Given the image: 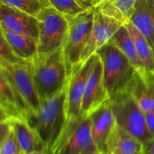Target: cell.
<instances>
[{
  "instance_id": "d6a6232c",
  "label": "cell",
  "mask_w": 154,
  "mask_h": 154,
  "mask_svg": "<svg viewBox=\"0 0 154 154\" xmlns=\"http://www.w3.org/2000/svg\"><path fill=\"white\" fill-rule=\"evenodd\" d=\"M35 154H49V153H45V152H40V153H36Z\"/></svg>"
},
{
  "instance_id": "52a82bcc",
  "label": "cell",
  "mask_w": 154,
  "mask_h": 154,
  "mask_svg": "<svg viewBox=\"0 0 154 154\" xmlns=\"http://www.w3.org/2000/svg\"><path fill=\"white\" fill-rule=\"evenodd\" d=\"M35 17L38 21L37 55H47L63 48L69 29L66 17L51 5Z\"/></svg>"
},
{
  "instance_id": "9a60e30c",
  "label": "cell",
  "mask_w": 154,
  "mask_h": 154,
  "mask_svg": "<svg viewBox=\"0 0 154 154\" xmlns=\"http://www.w3.org/2000/svg\"><path fill=\"white\" fill-rule=\"evenodd\" d=\"M126 90H129L144 112L154 109V73L147 72L144 77L138 72Z\"/></svg>"
},
{
  "instance_id": "8992f818",
  "label": "cell",
  "mask_w": 154,
  "mask_h": 154,
  "mask_svg": "<svg viewBox=\"0 0 154 154\" xmlns=\"http://www.w3.org/2000/svg\"><path fill=\"white\" fill-rule=\"evenodd\" d=\"M94 8L74 16H65L68 20L69 29L63 49L68 77L72 67L80 62L81 54L90 38L93 27Z\"/></svg>"
},
{
  "instance_id": "f1b7e54d",
  "label": "cell",
  "mask_w": 154,
  "mask_h": 154,
  "mask_svg": "<svg viewBox=\"0 0 154 154\" xmlns=\"http://www.w3.org/2000/svg\"><path fill=\"white\" fill-rule=\"evenodd\" d=\"M76 1L83 8L87 10L96 7L102 2V0H76Z\"/></svg>"
},
{
  "instance_id": "7a4b0ae2",
  "label": "cell",
  "mask_w": 154,
  "mask_h": 154,
  "mask_svg": "<svg viewBox=\"0 0 154 154\" xmlns=\"http://www.w3.org/2000/svg\"><path fill=\"white\" fill-rule=\"evenodd\" d=\"M29 62L40 101L54 96L66 86L68 73L63 48L47 55H37Z\"/></svg>"
},
{
  "instance_id": "1f68e13d",
  "label": "cell",
  "mask_w": 154,
  "mask_h": 154,
  "mask_svg": "<svg viewBox=\"0 0 154 154\" xmlns=\"http://www.w3.org/2000/svg\"><path fill=\"white\" fill-rule=\"evenodd\" d=\"M6 63V62H5L4 60H2V59L1 58V57H0V65H1V66H4L5 64Z\"/></svg>"
},
{
  "instance_id": "9c48e42d",
  "label": "cell",
  "mask_w": 154,
  "mask_h": 154,
  "mask_svg": "<svg viewBox=\"0 0 154 154\" xmlns=\"http://www.w3.org/2000/svg\"><path fill=\"white\" fill-rule=\"evenodd\" d=\"M93 54L87 61L79 62L72 67L68 77L66 99V121L81 115V104L86 82L96 60Z\"/></svg>"
},
{
  "instance_id": "d6986e66",
  "label": "cell",
  "mask_w": 154,
  "mask_h": 154,
  "mask_svg": "<svg viewBox=\"0 0 154 154\" xmlns=\"http://www.w3.org/2000/svg\"><path fill=\"white\" fill-rule=\"evenodd\" d=\"M0 105L11 118L26 120V112L23 108L13 86L5 75L0 65Z\"/></svg>"
},
{
  "instance_id": "ffe728a7",
  "label": "cell",
  "mask_w": 154,
  "mask_h": 154,
  "mask_svg": "<svg viewBox=\"0 0 154 154\" xmlns=\"http://www.w3.org/2000/svg\"><path fill=\"white\" fill-rule=\"evenodd\" d=\"M9 45L17 56L26 61H30L38 52V39L3 29Z\"/></svg>"
},
{
  "instance_id": "836d02e7",
  "label": "cell",
  "mask_w": 154,
  "mask_h": 154,
  "mask_svg": "<svg viewBox=\"0 0 154 154\" xmlns=\"http://www.w3.org/2000/svg\"><path fill=\"white\" fill-rule=\"evenodd\" d=\"M1 4H2V3H1V2H0V5H1Z\"/></svg>"
},
{
  "instance_id": "d4e9b609",
  "label": "cell",
  "mask_w": 154,
  "mask_h": 154,
  "mask_svg": "<svg viewBox=\"0 0 154 154\" xmlns=\"http://www.w3.org/2000/svg\"><path fill=\"white\" fill-rule=\"evenodd\" d=\"M0 57L6 63L14 64L26 62L15 54L11 47L9 45L3 32L2 28L0 26Z\"/></svg>"
},
{
  "instance_id": "5b68a950",
  "label": "cell",
  "mask_w": 154,
  "mask_h": 154,
  "mask_svg": "<svg viewBox=\"0 0 154 154\" xmlns=\"http://www.w3.org/2000/svg\"><path fill=\"white\" fill-rule=\"evenodd\" d=\"M115 123L144 146L153 138L147 129L145 115L132 93L123 90L111 98Z\"/></svg>"
},
{
  "instance_id": "484cf974",
  "label": "cell",
  "mask_w": 154,
  "mask_h": 154,
  "mask_svg": "<svg viewBox=\"0 0 154 154\" xmlns=\"http://www.w3.org/2000/svg\"><path fill=\"white\" fill-rule=\"evenodd\" d=\"M0 154H22L13 129L0 144Z\"/></svg>"
},
{
  "instance_id": "4dcf8cb0",
  "label": "cell",
  "mask_w": 154,
  "mask_h": 154,
  "mask_svg": "<svg viewBox=\"0 0 154 154\" xmlns=\"http://www.w3.org/2000/svg\"><path fill=\"white\" fill-rule=\"evenodd\" d=\"M10 118H11V117L6 112L5 110L0 105V123L2 121H5V120H8Z\"/></svg>"
},
{
  "instance_id": "8fae6325",
  "label": "cell",
  "mask_w": 154,
  "mask_h": 154,
  "mask_svg": "<svg viewBox=\"0 0 154 154\" xmlns=\"http://www.w3.org/2000/svg\"><path fill=\"white\" fill-rule=\"evenodd\" d=\"M96 60L86 82L81 104V114L89 116L94 110L110 99L103 78V67L100 57L96 53Z\"/></svg>"
},
{
  "instance_id": "e0dca14e",
  "label": "cell",
  "mask_w": 154,
  "mask_h": 154,
  "mask_svg": "<svg viewBox=\"0 0 154 154\" xmlns=\"http://www.w3.org/2000/svg\"><path fill=\"white\" fill-rule=\"evenodd\" d=\"M11 123L22 154L45 152V148L37 135L25 120L11 118Z\"/></svg>"
},
{
  "instance_id": "2e32d148",
  "label": "cell",
  "mask_w": 154,
  "mask_h": 154,
  "mask_svg": "<svg viewBox=\"0 0 154 154\" xmlns=\"http://www.w3.org/2000/svg\"><path fill=\"white\" fill-rule=\"evenodd\" d=\"M144 145L115 123L108 140V154H141Z\"/></svg>"
},
{
  "instance_id": "4fadbf2b",
  "label": "cell",
  "mask_w": 154,
  "mask_h": 154,
  "mask_svg": "<svg viewBox=\"0 0 154 154\" xmlns=\"http://www.w3.org/2000/svg\"><path fill=\"white\" fill-rule=\"evenodd\" d=\"M0 26L14 32L38 38V21L36 17L4 4L0 5Z\"/></svg>"
},
{
  "instance_id": "f546056e",
  "label": "cell",
  "mask_w": 154,
  "mask_h": 154,
  "mask_svg": "<svg viewBox=\"0 0 154 154\" xmlns=\"http://www.w3.org/2000/svg\"><path fill=\"white\" fill-rule=\"evenodd\" d=\"M142 154H154V138L144 146Z\"/></svg>"
},
{
  "instance_id": "5bb4252c",
  "label": "cell",
  "mask_w": 154,
  "mask_h": 154,
  "mask_svg": "<svg viewBox=\"0 0 154 154\" xmlns=\"http://www.w3.org/2000/svg\"><path fill=\"white\" fill-rule=\"evenodd\" d=\"M129 21L147 38L154 53V0H138Z\"/></svg>"
},
{
  "instance_id": "30bf717a",
  "label": "cell",
  "mask_w": 154,
  "mask_h": 154,
  "mask_svg": "<svg viewBox=\"0 0 154 154\" xmlns=\"http://www.w3.org/2000/svg\"><path fill=\"white\" fill-rule=\"evenodd\" d=\"M123 25L117 19L105 14L99 5L94 8L93 23L90 38L81 56L80 62H85L99 49L108 43L116 32Z\"/></svg>"
},
{
  "instance_id": "603a6c76",
  "label": "cell",
  "mask_w": 154,
  "mask_h": 154,
  "mask_svg": "<svg viewBox=\"0 0 154 154\" xmlns=\"http://www.w3.org/2000/svg\"><path fill=\"white\" fill-rule=\"evenodd\" d=\"M0 2L16 8L35 17L42 9L50 5L46 0H0Z\"/></svg>"
},
{
  "instance_id": "7402d4cb",
  "label": "cell",
  "mask_w": 154,
  "mask_h": 154,
  "mask_svg": "<svg viewBox=\"0 0 154 154\" xmlns=\"http://www.w3.org/2000/svg\"><path fill=\"white\" fill-rule=\"evenodd\" d=\"M124 25L133 38L137 52L146 71L154 73V53L147 38L134 26L130 21H128Z\"/></svg>"
},
{
  "instance_id": "ba28073f",
  "label": "cell",
  "mask_w": 154,
  "mask_h": 154,
  "mask_svg": "<svg viewBox=\"0 0 154 154\" xmlns=\"http://www.w3.org/2000/svg\"><path fill=\"white\" fill-rule=\"evenodd\" d=\"M2 68L16 92L26 112V117L29 114L37 113L41 101L35 87L29 62L14 64L6 63Z\"/></svg>"
},
{
  "instance_id": "ac0fdd59",
  "label": "cell",
  "mask_w": 154,
  "mask_h": 154,
  "mask_svg": "<svg viewBox=\"0 0 154 154\" xmlns=\"http://www.w3.org/2000/svg\"><path fill=\"white\" fill-rule=\"evenodd\" d=\"M110 42L114 43L126 55L136 72L141 77L145 75L147 71L138 56L133 38L124 24L116 32Z\"/></svg>"
},
{
  "instance_id": "83f0119b",
  "label": "cell",
  "mask_w": 154,
  "mask_h": 154,
  "mask_svg": "<svg viewBox=\"0 0 154 154\" xmlns=\"http://www.w3.org/2000/svg\"><path fill=\"white\" fill-rule=\"evenodd\" d=\"M144 115L147 129L154 138V109L144 112Z\"/></svg>"
},
{
  "instance_id": "4316f807",
  "label": "cell",
  "mask_w": 154,
  "mask_h": 154,
  "mask_svg": "<svg viewBox=\"0 0 154 154\" xmlns=\"http://www.w3.org/2000/svg\"><path fill=\"white\" fill-rule=\"evenodd\" d=\"M11 118L0 123V144L7 138L8 134L11 131Z\"/></svg>"
},
{
  "instance_id": "cb8c5ba5",
  "label": "cell",
  "mask_w": 154,
  "mask_h": 154,
  "mask_svg": "<svg viewBox=\"0 0 154 154\" xmlns=\"http://www.w3.org/2000/svg\"><path fill=\"white\" fill-rule=\"evenodd\" d=\"M50 5L54 7L64 16H74L81 13L83 8L76 0H46Z\"/></svg>"
},
{
  "instance_id": "44dd1931",
  "label": "cell",
  "mask_w": 154,
  "mask_h": 154,
  "mask_svg": "<svg viewBox=\"0 0 154 154\" xmlns=\"http://www.w3.org/2000/svg\"><path fill=\"white\" fill-rule=\"evenodd\" d=\"M138 0H102L99 4L105 14L114 17L125 24L129 21Z\"/></svg>"
},
{
  "instance_id": "277c9868",
  "label": "cell",
  "mask_w": 154,
  "mask_h": 154,
  "mask_svg": "<svg viewBox=\"0 0 154 154\" xmlns=\"http://www.w3.org/2000/svg\"><path fill=\"white\" fill-rule=\"evenodd\" d=\"M49 154H100L92 138L90 116L66 120Z\"/></svg>"
},
{
  "instance_id": "e575fe53",
  "label": "cell",
  "mask_w": 154,
  "mask_h": 154,
  "mask_svg": "<svg viewBox=\"0 0 154 154\" xmlns=\"http://www.w3.org/2000/svg\"><path fill=\"white\" fill-rule=\"evenodd\" d=\"M141 154H142V153H141Z\"/></svg>"
},
{
  "instance_id": "6da1fadb",
  "label": "cell",
  "mask_w": 154,
  "mask_h": 154,
  "mask_svg": "<svg viewBox=\"0 0 154 154\" xmlns=\"http://www.w3.org/2000/svg\"><path fill=\"white\" fill-rule=\"evenodd\" d=\"M66 87L67 82L58 93L41 101L37 113L26 117V121L35 132L47 153H50L66 122Z\"/></svg>"
},
{
  "instance_id": "7c38bea8",
  "label": "cell",
  "mask_w": 154,
  "mask_h": 154,
  "mask_svg": "<svg viewBox=\"0 0 154 154\" xmlns=\"http://www.w3.org/2000/svg\"><path fill=\"white\" fill-rule=\"evenodd\" d=\"M91 135L93 142L100 154H108V140L115 119L112 111L111 99H108L90 114Z\"/></svg>"
},
{
  "instance_id": "3957f363",
  "label": "cell",
  "mask_w": 154,
  "mask_h": 154,
  "mask_svg": "<svg viewBox=\"0 0 154 154\" xmlns=\"http://www.w3.org/2000/svg\"><path fill=\"white\" fill-rule=\"evenodd\" d=\"M96 54L102 60L105 87L112 98L129 87L137 72L126 55L110 41Z\"/></svg>"
}]
</instances>
